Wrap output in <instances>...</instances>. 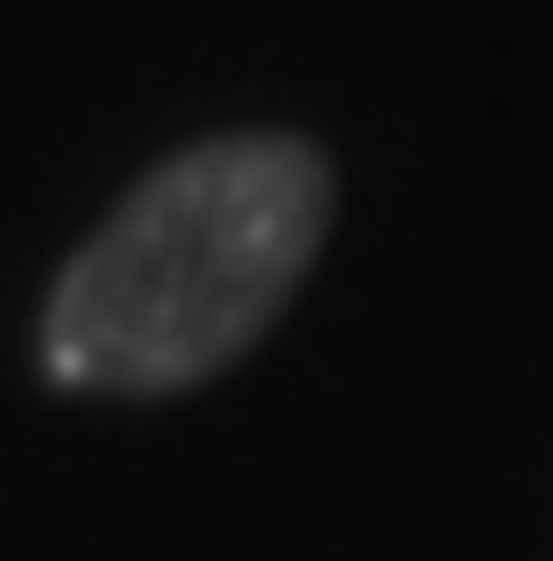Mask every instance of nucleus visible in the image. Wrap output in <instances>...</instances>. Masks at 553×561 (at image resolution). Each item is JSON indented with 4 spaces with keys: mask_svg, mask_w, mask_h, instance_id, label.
Instances as JSON below:
<instances>
[{
    "mask_svg": "<svg viewBox=\"0 0 553 561\" xmlns=\"http://www.w3.org/2000/svg\"><path fill=\"white\" fill-rule=\"evenodd\" d=\"M325 210V158L290 131L176 149L53 280L44 368L97 394H167L228 368L307 280Z\"/></svg>",
    "mask_w": 553,
    "mask_h": 561,
    "instance_id": "1",
    "label": "nucleus"
}]
</instances>
